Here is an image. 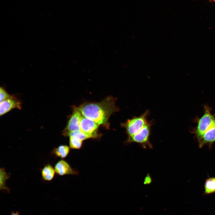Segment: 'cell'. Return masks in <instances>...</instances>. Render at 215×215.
Listing matches in <instances>:
<instances>
[{
	"instance_id": "e0dca14e",
	"label": "cell",
	"mask_w": 215,
	"mask_h": 215,
	"mask_svg": "<svg viewBox=\"0 0 215 215\" xmlns=\"http://www.w3.org/2000/svg\"></svg>"
},
{
	"instance_id": "ba28073f",
	"label": "cell",
	"mask_w": 215,
	"mask_h": 215,
	"mask_svg": "<svg viewBox=\"0 0 215 215\" xmlns=\"http://www.w3.org/2000/svg\"><path fill=\"white\" fill-rule=\"evenodd\" d=\"M198 143L200 148L206 145L209 148H211L212 144L215 143V122L204 133Z\"/></svg>"
},
{
	"instance_id": "277c9868",
	"label": "cell",
	"mask_w": 215,
	"mask_h": 215,
	"mask_svg": "<svg viewBox=\"0 0 215 215\" xmlns=\"http://www.w3.org/2000/svg\"><path fill=\"white\" fill-rule=\"evenodd\" d=\"M152 122L148 121L138 132L131 136L128 137L125 141V144L136 143L143 148H152V145L149 140Z\"/></svg>"
},
{
	"instance_id": "6da1fadb",
	"label": "cell",
	"mask_w": 215,
	"mask_h": 215,
	"mask_svg": "<svg viewBox=\"0 0 215 215\" xmlns=\"http://www.w3.org/2000/svg\"><path fill=\"white\" fill-rule=\"evenodd\" d=\"M116 101L114 98L109 96L99 102L85 103L78 108L83 116L108 128L109 117L119 110Z\"/></svg>"
},
{
	"instance_id": "2e32d148",
	"label": "cell",
	"mask_w": 215,
	"mask_h": 215,
	"mask_svg": "<svg viewBox=\"0 0 215 215\" xmlns=\"http://www.w3.org/2000/svg\"><path fill=\"white\" fill-rule=\"evenodd\" d=\"M11 215H19L18 213H13Z\"/></svg>"
},
{
	"instance_id": "8fae6325",
	"label": "cell",
	"mask_w": 215,
	"mask_h": 215,
	"mask_svg": "<svg viewBox=\"0 0 215 215\" xmlns=\"http://www.w3.org/2000/svg\"><path fill=\"white\" fill-rule=\"evenodd\" d=\"M70 147L66 145H61L54 148L51 153L55 156L61 159L66 157L69 154Z\"/></svg>"
},
{
	"instance_id": "9c48e42d",
	"label": "cell",
	"mask_w": 215,
	"mask_h": 215,
	"mask_svg": "<svg viewBox=\"0 0 215 215\" xmlns=\"http://www.w3.org/2000/svg\"><path fill=\"white\" fill-rule=\"evenodd\" d=\"M54 169L56 173L59 176L77 174L78 172L73 169L66 161L61 160L55 165Z\"/></svg>"
},
{
	"instance_id": "4fadbf2b",
	"label": "cell",
	"mask_w": 215,
	"mask_h": 215,
	"mask_svg": "<svg viewBox=\"0 0 215 215\" xmlns=\"http://www.w3.org/2000/svg\"><path fill=\"white\" fill-rule=\"evenodd\" d=\"M10 177V175L6 171L4 168L0 169V189L9 191V189L6 185L7 180Z\"/></svg>"
},
{
	"instance_id": "9a60e30c",
	"label": "cell",
	"mask_w": 215,
	"mask_h": 215,
	"mask_svg": "<svg viewBox=\"0 0 215 215\" xmlns=\"http://www.w3.org/2000/svg\"><path fill=\"white\" fill-rule=\"evenodd\" d=\"M13 96L8 94L3 87L0 88V102L12 97Z\"/></svg>"
},
{
	"instance_id": "3957f363",
	"label": "cell",
	"mask_w": 215,
	"mask_h": 215,
	"mask_svg": "<svg viewBox=\"0 0 215 215\" xmlns=\"http://www.w3.org/2000/svg\"><path fill=\"white\" fill-rule=\"evenodd\" d=\"M149 113V110H147L140 116L133 117L122 123V127L126 130L128 137L137 133L148 123L147 118Z\"/></svg>"
},
{
	"instance_id": "5b68a950",
	"label": "cell",
	"mask_w": 215,
	"mask_h": 215,
	"mask_svg": "<svg viewBox=\"0 0 215 215\" xmlns=\"http://www.w3.org/2000/svg\"><path fill=\"white\" fill-rule=\"evenodd\" d=\"M82 116L78 107H74L73 112L62 132L63 135L66 136L70 132L81 131L80 121Z\"/></svg>"
},
{
	"instance_id": "7c38bea8",
	"label": "cell",
	"mask_w": 215,
	"mask_h": 215,
	"mask_svg": "<svg viewBox=\"0 0 215 215\" xmlns=\"http://www.w3.org/2000/svg\"><path fill=\"white\" fill-rule=\"evenodd\" d=\"M204 194L208 195L215 193V177L208 176L204 185Z\"/></svg>"
},
{
	"instance_id": "7a4b0ae2",
	"label": "cell",
	"mask_w": 215,
	"mask_h": 215,
	"mask_svg": "<svg viewBox=\"0 0 215 215\" xmlns=\"http://www.w3.org/2000/svg\"><path fill=\"white\" fill-rule=\"evenodd\" d=\"M204 112L200 117H196L194 122L196 124V127L192 129L191 133L198 142L204 133L211 127L215 122V113H211V108L208 105L204 106Z\"/></svg>"
},
{
	"instance_id": "52a82bcc",
	"label": "cell",
	"mask_w": 215,
	"mask_h": 215,
	"mask_svg": "<svg viewBox=\"0 0 215 215\" xmlns=\"http://www.w3.org/2000/svg\"><path fill=\"white\" fill-rule=\"evenodd\" d=\"M21 103L20 100L13 96L5 100L0 104V115L2 116L14 108L21 109Z\"/></svg>"
},
{
	"instance_id": "30bf717a",
	"label": "cell",
	"mask_w": 215,
	"mask_h": 215,
	"mask_svg": "<svg viewBox=\"0 0 215 215\" xmlns=\"http://www.w3.org/2000/svg\"><path fill=\"white\" fill-rule=\"evenodd\" d=\"M56 173L54 168L50 164L45 165L41 170V173L43 179L50 181L54 178Z\"/></svg>"
},
{
	"instance_id": "5bb4252c",
	"label": "cell",
	"mask_w": 215,
	"mask_h": 215,
	"mask_svg": "<svg viewBox=\"0 0 215 215\" xmlns=\"http://www.w3.org/2000/svg\"><path fill=\"white\" fill-rule=\"evenodd\" d=\"M70 147L72 149H79L81 148L82 141L76 137L71 136L69 137Z\"/></svg>"
},
{
	"instance_id": "8992f818",
	"label": "cell",
	"mask_w": 215,
	"mask_h": 215,
	"mask_svg": "<svg viewBox=\"0 0 215 215\" xmlns=\"http://www.w3.org/2000/svg\"><path fill=\"white\" fill-rule=\"evenodd\" d=\"M99 126L94 121L82 115L80 121L81 131L90 134L99 135L97 132Z\"/></svg>"
}]
</instances>
